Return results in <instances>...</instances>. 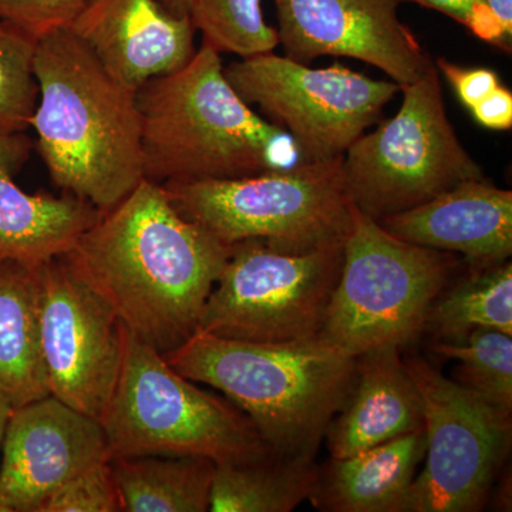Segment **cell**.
<instances>
[{
    "mask_svg": "<svg viewBox=\"0 0 512 512\" xmlns=\"http://www.w3.org/2000/svg\"><path fill=\"white\" fill-rule=\"evenodd\" d=\"M474 119L490 130H511L512 93L500 84L490 96L470 110Z\"/></svg>",
    "mask_w": 512,
    "mask_h": 512,
    "instance_id": "31",
    "label": "cell"
},
{
    "mask_svg": "<svg viewBox=\"0 0 512 512\" xmlns=\"http://www.w3.org/2000/svg\"><path fill=\"white\" fill-rule=\"evenodd\" d=\"M343 157L228 180L161 184L175 210L224 245L261 239L288 251L345 244L355 205Z\"/></svg>",
    "mask_w": 512,
    "mask_h": 512,
    "instance_id": "6",
    "label": "cell"
},
{
    "mask_svg": "<svg viewBox=\"0 0 512 512\" xmlns=\"http://www.w3.org/2000/svg\"><path fill=\"white\" fill-rule=\"evenodd\" d=\"M137 107L144 178L153 183L249 177L301 161L291 136L235 92L207 43L177 72L144 83Z\"/></svg>",
    "mask_w": 512,
    "mask_h": 512,
    "instance_id": "3",
    "label": "cell"
},
{
    "mask_svg": "<svg viewBox=\"0 0 512 512\" xmlns=\"http://www.w3.org/2000/svg\"><path fill=\"white\" fill-rule=\"evenodd\" d=\"M165 360L224 393L275 454L315 458L352 389L356 357L322 336L248 342L197 332Z\"/></svg>",
    "mask_w": 512,
    "mask_h": 512,
    "instance_id": "4",
    "label": "cell"
},
{
    "mask_svg": "<svg viewBox=\"0 0 512 512\" xmlns=\"http://www.w3.org/2000/svg\"><path fill=\"white\" fill-rule=\"evenodd\" d=\"M424 8L434 9L456 20L478 39L501 49L511 50L512 39L495 18L487 0H409Z\"/></svg>",
    "mask_w": 512,
    "mask_h": 512,
    "instance_id": "29",
    "label": "cell"
},
{
    "mask_svg": "<svg viewBox=\"0 0 512 512\" xmlns=\"http://www.w3.org/2000/svg\"><path fill=\"white\" fill-rule=\"evenodd\" d=\"M229 254L175 210L160 184L143 178L64 256L128 332L165 356L197 333Z\"/></svg>",
    "mask_w": 512,
    "mask_h": 512,
    "instance_id": "1",
    "label": "cell"
},
{
    "mask_svg": "<svg viewBox=\"0 0 512 512\" xmlns=\"http://www.w3.org/2000/svg\"><path fill=\"white\" fill-rule=\"evenodd\" d=\"M456 264L447 252L394 237L355 207L320 336L355 357L412 345L426 333L431 306Z\"/></svg>",
    "mask_w": 512,
    "mask_h": 512,
    "instance_id": "7",
    "label": "cell"
},
{
    "mask_svg": "<svg viewBox=\"0 0 512 512\" xmlns=\"http://www.w3.org/2000/svg\"><path fill=\"white\" fill-rule=\"evenodd\" d=\"M402 92L396 116L373 133L362 134L343 154L350 200L375 221L413 210L458 184L485 178L448 120L437 67L433 64Z\"/></svg>",
    "mask_w": 512,
    "mask_h": 512,
    "instance_id": "8",
    "label": "cell"
},
{
    "mask_svg": "<svg viewBox=\"0 0 512 512\" xmlns=\"http://www.w3.org/2000/svg\"><path fill=\"white\" fill-rule=\"evenodd\" d=\"M343 245L309 251L261 239L231 245L197 332L248 342L319 336L342 271Z\"/></svg>",
    "mask_w": 512,
    "mask_h": 512,
    "instance_id": "9",
    "label": "cell"
},
{
    "mask_svg": "<svg viewBox=\"0 0 512 512\" xmlns=\"http://www.w3.org/2000/svg\"><path fill=\"white\" fill-rule=\"evenodd\" d=\"M434 66L440 73L446 76L453 89L456 90L458 99L467 107L473 109L485 97L500 86V79L494 70L490 69H466V67L456 66L448 60L437 59Z\"/></svg>",
    "mask_w": 512,
    "mask_h": 512,
    "instance_id": "30",
    "label": "cell"
},
{
    "mask_svg": "<svg viewBox=\"0 0 512 512\" xmlns=\"http://www.w3.org/2000/svg\"><path fill=\"white\" fill-rule=\"evenodd\" d=\"M397 5L399 0H275L276 32L286 57L295 62L350 57L404 87L434 63L400 22Z\"/></svg>",
    "mask_w": 512,
    "mask_h": 512,
    "instance_id": "13",
    "label": "cell"
},
{
    "mask_svg": "<svg viewBox=\"0 0 512 512\" xmlns=\"http://www.w3.org/2000/svg\"><path fill=\"white\" fill-rule=\"evenodd\" d=\"M109 460L99 420L53 396L16 407L0 454V512H40L66 481Z\"/></svg>",
    "mask_w": 512,
    "mask_h": 512,
    "instance_id": "14",
    "label": "cell"
},
{
    "mask_svg": "<svg viewBox=\"0 0 512 512\" xmlns=\"http://www.w3.org/2000/svg\"><path fill=\"white\" fill-rule=\"evenodd\" d=\"M40 512H121L110 460L70 478L47 498Z\"/></svg>",
    "mask_w": 512,
    "mask_h": 512,
    "instance_id": "27",
    "label": "cell"
},
{
    "mask_svg": "<svg viewBox=\"0 0 512 512\" xmlns=\"http://www.w3.org/2000/svg\"><path fill=\"white\" fill-rule=\"evenodd\" d=\"M37 104L30 127L53 184L100 212L144 178L137 92L70 28L37 40Z\"/></svg>",
    "mask_w": 512,
    "mask_h": 512,
    "instance_id": "2",
    "label": "cell"
},
{
    "mask_svg": "<svg viewBox=\"0 0 512 512\" xmlns=\"http://www.w3.org/2000/svg\"><path fill=\"white\" fill-rule=\"evenodd\" d=\"M35 147L25 133L0 134V261L37 266L72 251L101 212L73 195L28 194L15 175Z\"/></svg>",
    "mask_w": 512,
    "mask_h": 512,
    "instance_id": "17",
    "label": "cell"
},
{
    "mask_svg": "<svg viewBox=\"0 0 512 512\" xmlns=\"http://www.w3.org/2000/svg\"><path fill=\"white\" fill-rule=\"evenodd\" d=\"M13 409L9 404L0 402V454H2L3 440H5L6 427H8L10 414Z\"/></svg>",
    "mask_w": 512,
    "mask_h": 512,
    "instance_id": "34",
    "label": "cell"
},
{
    "mask_svg": "<svg viewBox=\"0 0 512 512\" xmlns=\"http://www.w3.org/2000/svg\"><path fill=\"white\" fill-rule=\"evenodd\" d=\"M315 458L268 456L217 464L212 512H291L309 501L318 481Z\"/></svg>",
    "mask_w": 512,
    "mask_h": 512,
    "instance_id": "22",
    "label": "cell"
},
{
    "mask_svg": "<svg viewBox=\"0 0 512 512\" xmlns=\"http://www.w3.org/2000/svg\"><path fill=\"white\" fill-rule=\"evenodd\" d=\"M36 292L50 396L100 421L123 366V323L64 255L36 266Z\"/></svg>",
    "mask_w": 512,
    "mask_h": 512,
    "instance_id": "12",
    "label": "cell"
},
{
    "mask_svg": "<svg viewBox=\"0 0 512 512\" xmlns=\"http://www.w3.org/2000/svg\"><path fill=\"white\" fill-rule=\"evenodd\" d=\"M426 444L423 427L353 456L330 457L318 468L309 501L325 512H402Z\"/></svg>",
    "mask_w": 512,
    "mask_h": 512,
    "instance_id": "19",
    "label": "cell"
},
{
    "mask_svg": "<svg viewBox=\"0 0 512 512\" xmlns=\"http://www.w3.org/2000/svg\"><path fill=\"white\" fill-rule=\"evenodd\" d=\"M87 0H0V20L40 40L70 28Z\"/></svg>",
    "mask_w": 512,
    "mask_h": 512,
    "instance_id": "28",
    "label": "cell"
},
{
    "mask_svg": "<svg viewBox=\"0 0 512 512\" xmlns=\"http://www.w3.org/2000/svg\"><path fill=\"white\" fill-rule=\"evenodd\" d=\"M121 512L210 511L214 461L144 456L110 460Z\"/></svg>",
    "mask_w": 512,
    "mask_h": 512,
    "instance_id": "21",
    "label": "cell"
},
{
    "mask_svg": "<svg viewBox=\"0 0 512 512\" xmlns=\"http://www.w3.org/2000/svg\"><path fill=\"white\" fill-rule=\"evenodd\" d=\"M36 40L0 20V134L26 133L35 113Z\"/></svg>",
    "mask_w": 512,
    "mask_h": 512,
    "instance_id": "26",
    "label": "cell"
},
{
    "mask_svg": "<svg viewBox=\"0 0 512 512\" xmlns=\"http://www.w3.org/2000/svg\"><path fill=\"white\" fill-rule=\"evenodd\" d=\"M70 29L136 92L148 80L177 72L197 52L190 16H175L158 0H87Z\"/></svg>",
    "mask_w": 512,
    "mask_h": 512,
    "instance_id": "15",
    "label": "cell"
},
{
    "mask_svg": "<svg viewBox=\"0 0 512 512\" xmlns=\"http://www.w3.org/2000/svg\"><path fill=\"white\" fill-rule=\"evenodd\" d=\"M161 5L164 6L168 12L173 13L175 16H180V18H184V16H190L192 9H194L195 0H158Z\"/></svg>",
    "mask_w": 512,
    "mask_h": 512,
    "instance_id": "33",
    "label": "cell"
},
{
    "mask_svg": "<svg viewBox=\"0 0 512 512\" xmlns=\"http://www.w3.org/2000/svg\"><path fill=\"white\" fill-rule=\"evenodd\" d=\"M430 349L437 356L456 360L454 382L497 409L512 413V336L480 329L463 343L433 340Z\"/></svg>",
    "mask_w": 512,
    "mask_h": 512,
    "instance_id": "24",
    "label": "cell"
},
{
    "mask_svg": "<svg viewBox=\"0 0 512 512\" xmlns=\"http://www.w3.org/2000/svg\"><path fill=\"white\" fill-rule=\"evenodd\" d=\"M100 424L110 460L204 457L228 464L274 453L247 414L198 389L126 328L119 382Z\"/></svg>",
    "mask_w": 512,
    "mask_h": 512,
    "instance_id": "5",
    "label": "cell"
},
{
    "mask_svg": "<svg viewBox=\"0 0 512 512\" xmlns=\"http://www.w3.org/2000/svg\"><path fill=\"white\" fill-rule=\"evenodd\" d=\"M192 25L202 33V43L218 53L245 59L272 52L278 32L265 22L261 0H195Z\"/></svg>",
    "mask_w": 512,
    "mask_h": 512,
    "instance_id": "25",
    "label": "cell"
},
{
    "mask_svg": "<svg viewBox=\"0 0 512 512\" xmlns=\"http://www.w3.org/2000/svg\"><path fill=\"white\" fill-rule=\"evenodd\" d=\"M487 3L503 26L505 35L512 39V0H487Z\"/></svg>",
    "mask_w": 512,
    "mask_h": 512,
    "instance_id": "32",
    "label": "cell"
},
{
    "mask_svg": "<svg viewBox=\"0 0 512 512\" xmlns=\"http://www.w3.org/2000/svg\"><path fill=\"white\" fill-rule=\"evenodd\" d=\"M377 222L403 241L460 252L473 269L503 264L512 254V192L485 178Z\"/></svg>",
    "mask_w": 512,
    "mask_h": 512,
    "instance_id": "16",
    "label": "cell"
},
{
    "mask_svg": "<svg viewBox=\"0 0 512 512\" xmlns=\"http://www.w3.org/2000/svg\"><path fill=\"white\" fill-rule=\"evenodd\" d=\"M423 427V404L402 349L384 346L356 357L352 389L325 439L330 457L345 458Z\"/></svg>",
    "mask_w": 512,
    "mask_h": 512,
    "instance_id": "18",
    "label": "cell"
},
{
    "mask_svg": "<svg viewBox=\"0 0 512 512\" xmlns=\"http://www.w3.org/2000/svg\"><path fill=\"white\" fill-rule=\"evenodd\" d=\"M224 73L242 100L291 136L302 163L343 157L402 92L393 80L370 79L340 63L312 69L272 52L231 63Z\"/></svg>",
    "mask_w": 512,
    "mask_h": 512,
    "instance_id": "10",
    "label": "cell"
},
{
    "mask_svg": "<svg viewBox=\"0 0 512 512\" xmlns=\"http://www.w3.org/2000/svg\"><path fill=\"white\" fill-rule=\"evenodd\" d=\"M404 360L423 404L426 456L402 512H478L511 450V413L447 379L420 356Z\"/></svg>",
    "mask_w": 512,
    "mask_h": 512,
    "instance_id": "11",
    "label": "cell"
},
{
    "mask_svg": "<svg viewBox=\"0 0 512 512\" xmlns=\"http://www.w3.org/2000/svg\"><path fill=\"white\" fill-rule=\"evenodd\" d=\"M480 329L512 336V264L471 268L470 276L443 289L431 306L426 330L433 340L463 343Z\"/></svg>",
    "mask_w": 512,
    "mask_h": 512,
    "instance_id": "23",
    "label": "cell"
},
{
    "mask_svg": "<svg viewBox=\"0 0 512 512\" xmlns=\"http://www.w3.org/2000/svg\"><path fill=\"white\" fill-rule=\"evenodd\" d=\"M50 396L40 355L36 266L0 261V402L12 409Z\"/></svg>",
    "mask_w": 512,
    "mask_h": 512,
    "instance_id": "20",
    "label": "cell"
}]
</instances>
